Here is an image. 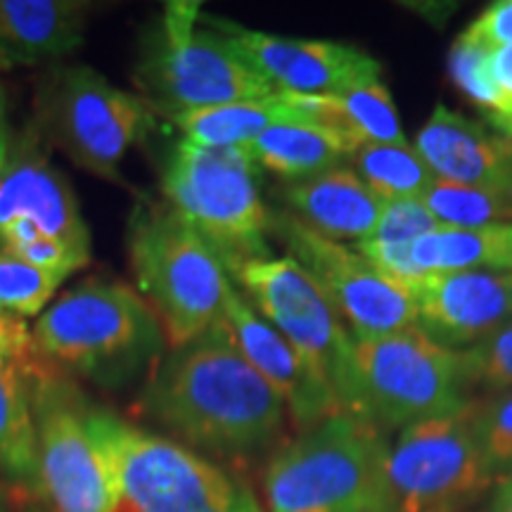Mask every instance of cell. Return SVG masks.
Returning a JSON list of instances; mask_svg holds the SVG:
<instances>
[{
  "label": "cell",
  "mask_w": 512,
  "mask_h": 512,
  "mask_svg": "<svg viewBox=\"0 0 512 512\" xmlns=\"http://www.w3.org/2000/svg\"><path fill=\"white\" fill-rule=\"evenodd\" d=\"M138 411L200 456L223 460L268 451L287 418L283 399L240 354L223 318L166 351L140 394Z\"/></svg>",
  "instance_id": "6da1fadb"
},
{
  "label": "cell",
  "mask_w": 512,
  "mask_h": 512,
  "mask_svg": "<svg viewBox=\"0 0 512 512\" xmlns=\"http://www.w3.org/2000/svg\"><path fill=\"white\" fill-rule=\"evenodd\" d=\"M389 437L339 411L268 458V512H389Z\"/></svg>",
  "instance_id": "7a4b0ae2"
},
{
  "label": "cell",
  "mask_w": 512,
  "mask_h": 512,
  "mask_svg": "<svg viewBox=\"0 0 512 512\" xmlns=\"http://www.w3.org/2000/svg\"><path fill=\"white\" fill-rule=\"evenodd\" d=\"M31 332L50 366L72 368L102 384L131 380L166 344L150 304L119 280H86L64 292Z\"/></svg>",
  "instance_id": "3957f363"
},
{
  "label": "cell",
  "mask_w": 512,
  "mask_h": 512,
  "mask_svg": "<svg viewBox=\"0 0 512 512\" xmlns=\"http://www.w3.org/2000/svg\"><path fill=\"white\" fill-rule=\"evenodd\" d=\"M128 252L140 297L162 323L169 349L223 318L230 275L214 247L169 204H143L131 221Z\"/></svg>",
  "instance_id": "277c9868"
},
{
  "label": "cell",
  "mask_w": 512,
  "mask_h": 512,
  "mask_svg": "<svg viewBox=\"0 0 512 512\" xmlns=\"http://www.w3.org/2000/svg\"><path fill=\"white\" fill-rule=\"evenodd\" d=\"M140 98L166 117L278 93L254 72L200 12V3H169L147 29L136 64Z\"/></svg>",
  "instance_id": "5b68a950"
},
{
  "label": "cell",
  "mask_w": 512,
  "mask_h": 512,
  "mask_svg": "<svg viewBox=\"0 0 512 512\" xmlns=\"http://www.w3.org/2000/svg\"><path fill=\"white\" fill-rule=\"evenodd\" d=\"M354 366L351 415L384 432L458 413L475 399L465 351L441 347L418 328L356 339Z\"/></svg>",
  "instance_id": "8992f818"
},
{
  "label": "cell",
  "mask_w": 512,
  "mask_h": 512,
  "mask_svg": "<svg viewBox=\"0 0 512 512\" xmlns=\"http://www.w3.org/2000/svg\"><path fill=\"white\" fill-rule=\"evenodd\" d=\"M256 169L245 147H204L185 138L164 159L166 204L214 247L228 273L271 254V214L261 200Z\"/></svg>",
  "instance_id": "52a82bcc"
},
{
  "label": "cell",
  "mask_w": 512,
  "mask_h": 512,
  "mask_svg": "<svg viewBox=\"0 0 512 512\" xmlns=\"http://www.w3.org/2000/svg\"><path fill=\"white\" fill-rule=\"evenodd\" d=\"M36 422V489L48 512H112L114 482L93 408L43 358L27 373Z\"/></svg>",
  "instance_id": "ba28073f"
},
{
  "label": "cell",
  "mask_w": 512,
  "mask_h": 512,
  "mask_svg": "<svg viewBox=\"0 0 512 512\" xmlns=\"http://www.w3.org/2000/svg\"><path fill=\"white\" fill-rule=\"evenodd\" d=\"M230 275L259 316L297 349L320 380L328 382L342 411L354 413L356 339L311 273L292 256L268 254L235 266Z\"/></svg>",
  "instance_id": "9c48e42d"
},
{
  "label": "cell",
  "mask_w": 512,
  "mask_h": 512,
  "mask_svg": "<svg viewBox=\"0 0 512 512\" xmlns=\"http://www.w3.org/2000/svg\"><path fill=\"white\" fill-rule=\"evenodd\" d=\"M93 425L112 467V512H204L240 486L192 448L102 408H93Z\"/></svg>",
  "instance_id": "30bf717a"
},
{
  "label": "cell",
  "mask_w": 512,
  "mask_h": 512,
  "mask_svg": "<svg viewBox=\"0 0 512 512\" xmlns=\"http://www.w3.org/2000/svg\"><path fill=\"white\" fill-rule=\"evenodd\" d=\"M41 124L60 150L105 181H121L126 152L152 126L140 95L112 86L91 67L55 69L41 86Z\"/></svg>",
  "instance_id": "8fae6325"
},
{
  "label": "cell",
  "mask_w": 512,
  "mask_h": 512,
  "mask_svg": "<svg viewBox=\"0 0 512 512\" xmlns=\"http://www.w3.org/2000/svg\"><path fill=\"white\" fill-rule=\"evenodd\" d=\"M387 477L389 512H467L496 484L470 406L401 430L389 448Z\"/></svg>",
  "instance_id": "7c38bea8"
},
{
  "label": "cell",
  "mask_w": 512,
  "mask_h": 512,
  "mask_svg": "<svg viewBox=\"0 0 512 512\" xmlns=\"http://www.w3.org/2000/svg\"><path fill=\"white\" fill-rule=\"evenodd\" d=\"M271 233L323 287L354 339L415 330L418 316L406 290L382 278L354 247L328 240L290 211L271 214Z\"/></svg>",
  "instance_id": "4fadbf2b"
},
{
  "label": "cell",
  "mask_w": 512,
  "mask_h": 512,
  "mask_svg": "<svg viewBox=\"0 0 512 512\" xmlns=\"http://www.w3.org/2000/svg\"><path fill=\"white\" fill-rule=\"evenodd\" d=\"M204 19L275 91L335 95L358 83L380 79L382 74L380 62L361 48L335 41L275 36L221 17Z\"/></svg>",
  "instance_id": "5bb4252c"
},
{
  "label": "cell",
  "mask_w": 512,
  "mask_h": 512,
  "mask_svg": "<svg viewBox=\"0 0 512 512\" xmlns=\"http://www.w3.org/2000/svg\"><path fill=\"white\" fill-rule=\"evenodd\" d=\"M12 226L34 228L91 261V233L72 185L50 164L41 138L31 131L12 136L0 174V235Z\"/></svg>",
  "instance_id": "9a60e30c"
},
{
  "label": "cell",
  "mask_w": 512,
  "mask_h": 512,
  "mask_svg": "<svg viewBox=\"0 0 512 512\" xmlns=\"http://www.w3.org/2000/svg\"><path fill=\"white\" fill-rule=\"evenodd\" d=\"M403 290L415 306L418 330L441 347H479L512 323V273L422 275Z\"/></svg>",
  "instance_id": "2e32d148"
},
{
  "label": "cell",
  "mask_w": 512,
  "mask_h": 512,
  "mask_svg": "<svg viewBox=\"0 0 512 512\" xmlns=\"http://www.w3.org/2000/svg\"><path fill=\"white\" fill-rule=\"evenodd\" d=\"M223 323L249 366L283 399L299 432L342 411L328 382L313 373L297 349L266 318H261L259 311L235 287L228 294Z\"/></svg>",
  "instance_id": "e0dca14e"
},
{
  "label": "cell",
  "mask_w": 512,
  "mask_h": 512,
  "mask_svg": "<svg viewBox=\"0 0 512 512\" xmlns=\"http://www.w3.org/2000/svg\"><path fill=\"white\" fill-rule=\"evenodd\" d=\"M415 147L439 181L512 195V138L437 105Z\"/></svg>",
  "instance_id": "ac0fdd59"
},
{
  "label": "cell",
  "mask_w": 512,
  "mask_h": 512,
  "mask_svg": "<svg viewBox=\"0 0 512 512\" xmlns=\"http://www.w3.org/2000/svg\"><path fill=\"white\" fill-rule=\"evenodd\" d=\"M280 197L304 226L342 245L351 242V247L375 233L387 204L349 166L285 183Z\"/></svg>",
  "instance_id": "d6986e66"
},
{
  "label": "cell",
  "mask_w": 512,
  "mask_h": 512,
  "mask_svg": "<svg viewBox=\"0 0 512 512\" xmlns=\"http://www.w3.org/2000/svg\"><path fill=\"white\" fill-rule=\"evenodd\" d=\"M171 121L185 140L204 147H247L268 128L292 124V121L337 126L330 95H297L283 91L266 95V98L185 112Z\"/></svg>",
  "instance_id": "ffe728a7"
},
{
  "label": "cell",
  "mask_w": 512,
  "mask_h": 512,
  "mask_svg": "<svg viewBox=\"0 0 512 512\" xmlns=\"http://www.w3.org/2000/svg\"><path fill=\"white\" fill-rule=\"evenodd\" d=\"M88 8L74 0H0V55L17 64L74 55L86 38Z\"/></svg>",
  "instance_id": "44dd1931"
},
{
  "label": "cell",
  "mask_w": 512,
  "mask_h": 512,
  "mask_svg": "<svg viewBox=\"0 0 512 512\" xmlns=\"http://www.w3.org/2000/svg\"><path fill=\"white\" fill-rule=\"evenodd\" d=\"M245 150L259 169L290 183L337 169L344 157L354 155L358 143L337 126L292 121L268 128Z\"/></svg>",
  "instance_id": "7402d4cb"
},
{
  "label": "cell",
  "mask_w": 512,
  "mask_h": 512,
  "mask_svg": "<svg viewBox=\"0 0 512 512\" xmlns=\"http://www.w3.org/2000/svg\"><path fill=\"white\" fill-rule=\"evenodd\" d=\"M411 259L420 278L467 271L512 273V223L482 228L439 226L413 242Z\"/></svg>",
  "instance_id": "603a6c76"
},
{
  "label": "cell",
  "mask_w": 512,
  "mask_h": 512,
  "mask_svg": "<svg viewBox=\"0 0 512 512\" xmlns=\"http://www.w3.org/2000/svg\"><path fill=\"white\" fill-rule=\"evenodd\" d=\"M0 470L22 484H36V422L27 373L0 363Z\"/></svg>",
  "instance_id": "cb8c5ba5"
},
{
  "label": "cell",
  "mask_w": 512,
  "mask_h": 512,
  "mask_svg": "<svg viewBox=\"0 0 512 512\" xmlns=\"http://www.w3.org/2000/svg\"><path fill=\"white\" fill-rule=\"evenodd\" d=\"M361 181L384 202L422 200L437 176L427 166L415 145L363 143L351 155Z\"/></svg>",
  "instance_id": "d4e9b609"
},
{
  "label": "cell",
  "mask_w": 512,
  "mask_h": 512,
  "mask_svg": "<svg viewBox=\"0 0 512 512\" xmlns=\"http://www.w3.org/2000/svg\"><path fill=\"white\" fill-rule=\"evenodd\" d=\"M335 121L344 133H349L358 145L382 143L403 145L401 119L396 114L394 100L380 79L358 83L347 91L330 95Z\"/></svg>",
  "instance_id": "484cf974"
},
{
  "label": "cell",
  "mask_w": 512,
  "mask_h": 512,
  "mask_svg": "<svg viewBox=\"0 0 512 512\" xmlns=\"http://www.w3.org/2000/svg\"><path fill=\"white\" fill-rule=\"evenodd\" d=\"M422 202L439 226L482 228L512 223V195L508 192L470 188L437 178Z\"/></svg>",
  "instance_id": "4316f807"
},
{
  "label": "cell",
  "mask_w": 512,
  "mask_h": 512,
  "mask_svg": "<svg viewBox=\"0 0 512 512\" xmlns=\"http://www.w3.org/2000/svg\"><path fill=\"white\" fill-rule=\"evenodd\" d=\"M470 420L494 479L512 475V389L486 392L470 403Z\"/></svg>",
  "instance_id": "83f0119b"
},
{
  "label": "cell",
  "mask_w": 512,
  "mask_h": 512,
  "mask_svg": "<svg viewBox=\"0 0 512 512\" xmlns=\"http://www.w3.org/2000/svg\"><path fill=\"white\" fill-rule=\"evenodd\" d=\"M62 280V275L48 273L17 256L0 252V309L22 318L43 313Z\"/></svg>",
  "instance_id": "f1b7e54d"
},
{
  "label": "cell",
  "mask_w": 512,
  "mask_h": 512,
  "mask_svg": "<svg viewBox=\"0 0 512 512\" xmlns=\"http://www.w3.org/2000/svg\"><path fill=\"white\" fill-rule=\"evenodd\" d=\"M439 228L432 211L422 200H396L384 204V211L377 223L375 233L368 240L382 242L394 247H413L415 240Z\"/></svg>",
  "instance_id": "f546056e"
},
{
  "label": "cell",
  "mask_w": 512,
  "mask_h": 512,
  "mask_svg": "<svg viewBox=\"0 0 512 512\" xmlns=\"http://www.w3.org/2000/svg\"><path fill=\"white\" fill-rule=\"evenodd\" d=\"M465 356L475 387H486L489 392L512 389V323L479 347L465 349Z\"/></svg>",
  "instance_id": "4dcf8cb0"
},
{
  "label": "cell",
  "mask_w": 512,
  "mask_h": 512,
  "mask_svg": "<svg viewBox=\"0 0 512 512\" xmlns=\"http://www.w3.org/2000/svg\"><path fill=\"white\" fill-rule=\"evenodd\" d=\"M458 38L484 53L512 46V0L489 5Z\"/></svg>",
  "instance_id": "1f68e13d"
},
{
  "label": "cell",
  "mask_w": 512,
  "mask_h": 512,
  "mask_svg": "<svg viewBox=\"0 0 512 512\" xmlns=\"http://www.w3.org/2000/svg\"><path fill=\"white\" fill-rule=\"evenodd\" d=\"M43 361L36 347L34 332L24 323L22 316L0 309V363H15L29 373Z\"/></svg>",
  "instance_id": "d6a6232c"
},
{
  "label": "cell",
  "mask_w": 512,
  "mask_h": 512,
  "mask_svg": "<svg viewBox=\"0 0 512 512\" xmlns=\"http://www.w3.org/2000/svg\"><path fill=\"white\" fill-rule=\"evenodd\" d=\"M489 76L494 83V102L484 117L494 131L512 138V46L489 53Z\"/></svg>",
  "instance_id": "836d02e7"
},
{
  "label": "cell",
  "mask_w": 512,
  "mask_h": 512,
  "mask_svg": "<svg viewBox=\"0 0 512 512\" xmlns=\"http://www.w3.org/2000/svg\"><path fill=\"white\" fill-rule=\"evenodd\" d=\"M204 512H264V510H261L259 501H256L254 491L249 489L247 484L240 482L238 489H235L233 494L226 498V501L211 505V508Z\"/></svg>",
  "instance_id": "e575fe53"
},
{
  "label": "cell",
  "mask_w": 512,
  "mask_h": 512,
  "mask_svg": "<svg viewBox=\"0 0 512 512\" xmlns=\"http://www.w3.org/2000/svg\"><path fill=\"white\" fill-rule=\"evenodd\" d=\"M12 145V131H10V119H8V105H5L3 93H0V174H3L5 162H8Z\"/></svg>",
  "instance_id": "d590c367"
},
{
  "label": "cell",
  "mask_w": 512,
  "mask_h": 512,
  "mask_svg": "<svg viewBox=\"0 0 512 512\" xmlns=\"http://www.w3.org/2000/svg\"><path fill=\"white\" fill-rule=\"evenodd\" d=\"M491 512H512V475L496 482L491 496Z\"/></svg>",
  "instance_id": "8d00e7d4"
}]
</instances>
